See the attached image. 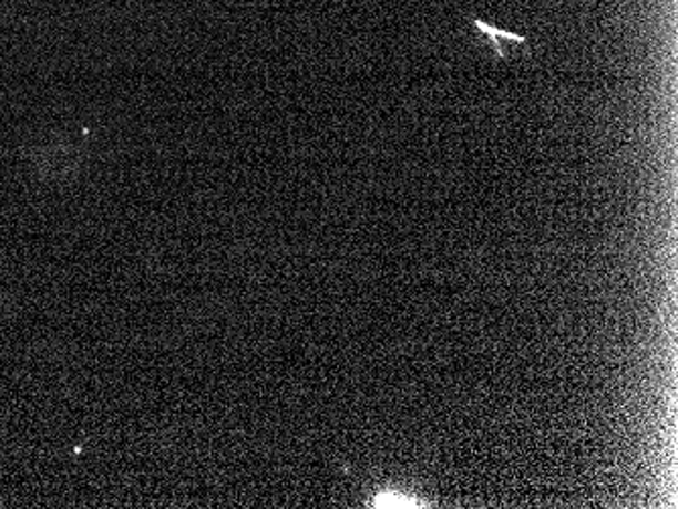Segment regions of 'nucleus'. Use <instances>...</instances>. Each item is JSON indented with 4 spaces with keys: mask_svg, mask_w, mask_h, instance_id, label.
<instances>
[{
    "mask_svg": "<svg viewBox=\"0 0 678 509\" xmlns=\"http://www.w3.org/2000/svg\"><path fill=\"white\" fill-rule=\"evenodd\" d=\"M374 508H421L417 499L407 498V496H392V494H384L380 498L374 499Z\"/></svg>",
    "mask_w": 678,
    "mask_h": 509,
    "instance_id": "2",
    "label": "nucleus"
},
{
    "mask_svg": "<svg viewBox=\"0 0 678 509\" xmlns=\"http://www.w3.org/2000/svg\"><path fill=\"white\" fill-rule=\"evenodd\" d=\"M475 27L484 33L490 41H492V45L496 49V55L500 60H504L506 58V53H504V48H502V43L500 41H514V43H524V37L514 35V33H508V31H502V29H496V27H492V24H485L484 21H480V19H475Z\"/></svg>",
    "mask_w": 678,
    "mask_h": 509,
    "instance_id": "1",
    "label": "nucleus"
}]
</instances>
